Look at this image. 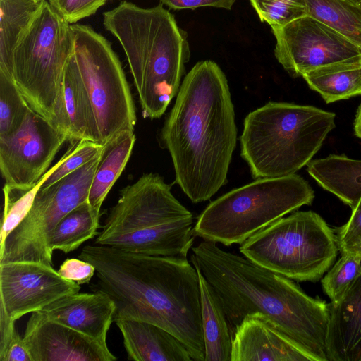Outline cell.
<instances>
[{"label": "cell", "mask_w": 361, "mask_h": 361, "mask_svg": "<svg viewBox=\"0 0 361 361\" xmlns=\"http://www.w3.org/2000/svg\"><path fill=\"white\" fill-rule=\"evenodd\" d=\"M78 258L96 269L92 290L109 295L114 322L131 319L152 323L173 334L194 361H204L197 271L187 257L154 256L87 245Z\"/></svg>", "instance_id": "1"}, {"label": "cell", "mask_w": 361, "mask_h": 361, "mask_svg": "<svg viewBox=\"0 0 361 361\" xmlns=\"http://www.w3.org/2000/svg\"><path fill=\"white\" fill-rule=\"evenodd\" d=\"M160 139L176 182L193 203L209 200L226 184L237 128L226 77L214 61H199L185 76Z\"/></svg>", "instance_id": "2"}, {"label": "cell", "mask_w": 361, "mask_h": 361, "mask_svg": "<svg viewBox=\"0 0 361 361\" xmlns=\"http://www.w3.org/2000/svg\"><path fill=\"white\" fill-rule=\"evenodd\" d=\"M192 251L191 263L218 295L231 336L246 317L259 313L312 361H329L330 304L310 297L290 279L221 249L216 243L203 240Z\"/></svg>", "instance_id": "3"}, {"label": "cell", "mask_w": 361, "mask_h": 361, "mask_svg": "<svg viewBox=\"0 0 361 361\" xmlns=\"http://www.w3.org/2000/svg\"><path fill=\"white\" fill-rule=\"evenodd\" d=\"M103 17L126 54L143 117L160 118L178 92L190 59L187 33L161 4L144 8L123 1Z\"/></svg>", "instance_id": "4"}, {"label": "cell", "mask_w": 361, "mask_h": 361, "mask_svg": "<svg viewBox=\"0 0 361 361\" xmlns=\"http://www.w3.org/2000/svg\"><path fill=\"white\" fill-rule=\"evenodd\" d=\"M156 173L123 188L94 244L140 254L187 257L194 240L193 216Z\"/></svg>", "instance_id": "5"}, {"label": "cell", "mask_w": 361, "mask_h": 361, "mask_svg": "<svg viewBox=\"0 0 361 361\" xmlns=\"http://www.w3.org/2000/svg\"><path fill=\"white\" fill-rule=\"evenodd\" d=\"M334 121V113L313 106L269 102L245 117L241 157L255 180L295 173L319 151Z\"/></svg>", "instance_id": "6"}, {"label": "cell", "mask_w": 361, "mask_h": 361, "mask_svg": "<svg viewBox=\"0 0 361 361\" xmlns=\"http://www.w3.org/2000/svg\"><path fill=\"white\" fill-rule=\"evenodd\" d=\"M314 198L308 182L296 173L256 179L209 203L194 226V235L226 246L242 244Z\"/></svg>", "instance_id": "7"}, {"label": "cell", "mask_w": 361, "mask_h": 361, "mask_svg": "<svg viewBox=\"0 0 361 361\" xmlns=\"http://www.w3.org/2000/svg\"><path fill=\"white\" fill-rule=\"evenodd\" d=\"M73 49L71 25L43 0L14 49L13 81L28 106L54 126Z\"/></svg>", "instance_id": "8"}, {"label": "cell", "mask_w": 361, "mask_h": 361, "mask_svg": "<svg viewBox=\"0 0 361 361\" xmlns=\"http://www.w3.org/2000/svg\"><path fill=\"white\" fill-rule=\"evenodd\" d=\"M240 252L254 263L288 279L317 281L334 262V231L317 213L297 212L244 241Z\"/></svg>", "instance_id": "9"}, {"label": "cell", "mask_w": 361, "mask_h": 361, "mask_svg": "<svg viewBox=\"0 0 361 361\" xmlns=\"http://www.w3.org/2000/svg\"><path fill=\"white\" fill-rule=\"evenodd\" d=\"M73 54L97 123L99 142L133 130L137 118L121 63L102 35L85 25H71Z\"/></svg>", "instance_id": "10"}, {"label": "cell", "mask_w": 361, "mask_h": 361, "mask_svg": "<svg viewBox=\"0 0 361 361\" xmlns=\"http://www.w3.org/2000/svg\"><path fill=\"white\" fill-rule=\"evenodd\" d=\"M102 152L61 180L39 188L25 217L0 243V264L30 261L53 265L50 236L66 214L88 200Z\"/></svg>", "instance_id": "11"}, {"label": "cell", "mask_w": 361, "mask_h": 361, "mask_svg": "<svg viewBox=\"0 0 361 361\" xmlns=\"http://www.w3.org/2000/svg\"><path fill=\"white\" fill-rule=\"evenodd\" d=\"M271 27L275 57L293 77L331 63L361 60L359 45L308 15Z\"/></svg>", "instance_id": "12"}, {"label": "cell", "mask_w": 361, "mask_h": 361, "mask_svg": "<svg viewBox=\"0 0 361 361\" xmlns=\"http://www.w3.org/2000/svg\"><path fill=\"white\" fill-rule=\"evenodd\" d=\"M66 141L63 132L29 107L20 127L0 137V170L5 184L32 188Z\"/></svg>", "instance_id": "13"}, {"label": "cell", "mask_w": 361, "mask_h": 361, "mask_svg": "<svg viewBox=\"0 0 361 361\" xmlns=\"http://www.w3.org/2000/svg\"><path fill=\"white\" fill-rule=\"evenodd\" d=\"M80 290V284L63 278L51 265L30 261L0 264V312L14 322Z\"/></svg>", "instance_id": "14"}, {"label": "cell", "mask_w": 361, "mask_h": 361, "mask_svg": "<svg viewBox=\"0 0 361 361\" xmlns=\"http://www.w3.org/2000/svg\"><path fill=\"white\" fill-rule=\"evenodd\" d=\"M23 341L32 361H113L116 357L107 343L89 337L48 319L41 311L32 312Z\"/></svg>", "instance_id": "15"}, {"label": "cell", "mask_w": 361, "mask_h": 361, "mask_svg": "<svg viewBox=\"0 0 361 361\" xmlns=\"http://www.w3.org/2000/svg\"><path fill=\"white\" fill-rule=\"evenodd\" d=\"M312 361L259 313L246 317L232 334L231 361Z\"/></svg>", "instance_id": "16"}, {"label": "cell", "mask_w": 361, "mask_h": 361, "mask_svg": "<svg viewBox=\"0 0 361 361\" xmlns=\"http://www.w3.org/2000/svg\"><path fill=\"white\" fill-rule=\"evenodd\" d=\"M66 295L41 311L49 319L69 326L102 343L114 322L116 307L101 290Z\"/></svg>", "instance_id": "17"}, {"label": "cell", "mask_w": 361, "mask_h": 361, "mask_svg": "<svg viewBox=\"0 0 361 361\" xmlns=\"http://www.w3.org/2000/svg\"><path fill=\"white\" fill-rule=\"evenodd\" d=\"M54 126L68 141L86 140L100 144L93 109L73 53L65 68Z\"/></svg>", "instance_id": "18"}, {"label": "cell", "mask_w": 361, "mask_h": 361, "mask_svg": "<svg viewBox=\"0 0 361 361\" xmlns=\"http://www.w3.org/2000/svg\"><path fill=\"white\" fill-rule=\"evenodd\" d=\"M329 361H361V274L340 301L330 304Z\"/></svg>", "instance_id": "19"}, {"label": "cell", "mask_w": 361, "mask_h": 361, "mask_svg": "<svg viewBox=\"0 0 361 361\" xmlns=\"http://www.w3.org/2000/svg\"><path fill=\"white\" fill-rule=\"evenodd\" d=\"M114 322L123 336L128 360L193 361L182 342L162 327L131 319Z\"/></svg>", "instance_id": "20"}, {"label": "cell", "mask_w": 361, "mask_h": 361, "mask_svg": "<svg viewBox=\"0 0 361 361\" xmlns=\"http://www.w3.org/2000/svg\"><path fill=\"white\" fill-rule=\"evenodd\" d=\"M308 173L324 190L333 193L353 209L361 197V160L331 154L311 160Z\"/></svg>", "instance_id": "21"}, {"label": "cell", "mask_w": 361, "mask_h": 361, "mask_svg": "<svg viewBox=\"0 0 361 361\" xmlns=\"http://www.w3.org/2000/svg\"><path fill=\"white\" fill-rule=\"evenodd\" d=\"M192 265L199 277L204 361H231L232 336L223 307L200 269Z\"/></svg>", "instance_id": "22"}, {"label": "cell", "mask_w": 361, "mask_h": 361, "mask_svg": "<svg viewBox=\"0 0 361 361\" xmlns=\"http://www.w3.org/2000/svg\"><path fill=\"white\" fill-rule=\"evenodd\" d=\"M135 140L133 130H124L103 145L88 196V202L94 208L100 210L109 192L125 169Z\"/></svg>", "instance_id": "23"}, {"label": "cell", "mask_w": 361, "mask_h": 361, "mask_svg": "<svg viewBox=\"0 0 361 361\" xmlns=\"http://www.w3.org/2000/svg\"><path fill=\"white\" fill-rule=\"evenodd\" d=\"M326 103L361 94V60L331 63L302 76Z\"/></svg>", "instance_id": "24"}, {"label": "cell", "mask_w": 361, "mask_h": 361, "mask_svg": "<svg viewBox=\"0 0 361 361\" xmlns=\"http://www.w3.org/2000/svg\"><path fill=\"white\" fill-rule=\"evenodd\" d=\"M42 1L0 0V73L12 80L14 49Z\"/></svg>", "instance_id": "25"}, {"label": "cell", "mask_w": 361, "mask_h": 361, "mask_svg": "<svg viewBox=\"0 0 361 361\" xmlns=\"http://www.w3.org/2000/svg\"><path fill=\"white\" fill-rule=\"evenodd\" d=\"M100 210L82 202L66 214L57 224L49 238L54 251L69 253L98 235Z\"/></svg>", "instance_id": "26"}, {"label": "cell", "mask_w": 361, "mask_h": 361, "mask_svg": "<svg viewBox=\"0 0 361 361\" xmlns=\"http://www.w3.org/2000/svg\"><path fill=\"white\" fill-rule=\"evenodd\" d=\"M306 14L361 47V5L350 0H305Z\"/></svg>", "instance_id": "27"}, {"label": "cell", "mask_w": 361, "mask_h": 361, "mask_svg": "<svg viewBox=\"0 0 361 361\" xmlns=\"http://www.w3.org/2000/svg\"><path fill=\"white\" fill-rule=\"evenodd\" d=\"M63 159V157L49 169L37 183L30 189L14 188L4 184L3 188L4 204L1 220L0 243L22 221L30 211L37 192L44 181L58 167Z\"/></svg>", "instance_id": "28"}, {"label": "cell", "mask_w": 361, "mask_h": 361, "mask_svg": "<svg viewBox=\"0 0 361 361\" xmlns=\"http://www.w3.org/2000/svg\"><path fill=\"white\" fill-rule=\"evenodd\" d=\"M28 109L25 99L13 81L0 73V137L17 130Z\"/></svg>", "instance_id": "29"}, {"label": "cell", "mask_w": 361, "mask_h": 361, "mask_svg": "<svg viewBox=\"0 0 361 361\" xmlns=\"http://www.w3.org/2000/svg\"><path fill=\"white\" fill-rule=\"evenodd\" d=\"M361 274V257L341 255V258L322 279L324 293L337 303Z\"/></svg>", "instance_id": "30"}, {"label": "cell", "mask_w": 361, "mask_h": 361, "mask_svg": "<svg viewBox=\"0 0 361 361\" xmlns=\"http://www.w3.org/2000/svg\"><path fill=\"white\" fill-rule=\"evenodd\" d=\"M260 20L272 26L286 25L306 14L305 0H250Z\"/></svg>", "instance_id": "31"}, {"label": "cell", "mask_w": 361, "mask_h": 361, "mask_svg": "<svg viewBox=\"0 0 361 361\" xmlns=\"http://www.w3.org/2000/svg\"><path fill=\"white\" fill-rule=\"evenodd\" d=\"M103 146L86 140L75 142L63 154V161L44 181L41 188L51 185L82 166L99 154L103 149Z\"/></svg>", "instance_id": "32"}, {"label": "cell", "mask_w": 361, "mask_h": 361, "mask_svg": "<svg viewBox=\"0 0 361 361\" xmlns=\"http://www.w3.org/2000/svg\"><path fill=\"white\" fill-rule=\"evenodd\" d=\"M334 231L338 250L341 255L361 257V197L352 209L348 222Z\"/></svg>", "instance_id": "33"}, {"label": "cell", "mask_w": 361, "mask_h": 361, "mask_svg": "<svg viewBox=\"0 0 361 361\" xmlns=\"http://www.w3.org/2000/svg\"><path fill=\"white\" fill-rule=\"evenodd\" d=\"M47 1L66 22L71 24L95 13L107 0Z\"/></svg>", "instance_id": "34"}, {"label": "cell", "mask_w": 361, "mask_h": 361, "mask_svg": "<svg viewBox=\"0 0 361 361\" xmlns=\"http://www.w3.org/2000/svg\"><path fill=\"white\" fill-rule=\"evenodd\" d=\"M58 273L63 278L82 285L88 283L96 273L94 265L80 259L68 258L59 267Z\"/></svg>", "instance_id": "35"}, {"label": "cell", "mask_w": 361, "mask_h": 361, "mask_svg": "<svg viewBox=\"0 0 361 361\" xmlns=\"http://www.w3.org/2000/svg\"><path fill=\"white\" fill-rule=\"evenodd\" d=\"M0 361H32L30 353L16 328L0 345Z\"/></svg>", "instance_id": "36"}, {"label": "cell", "mask_w": 361, "mask_h": 361, "mask_svg": "<svg viewBox=\"0 0 361 361\" xmlns=\"http://www.w3.org/2000/svg\"><path fill=\"white\" fill-rule=\"evenodd\" d=\"M173 10L195 9L200 7H215L231 9L236 0H159Z\"/></svg>", "instance_id": "37"}, {"label": "cell", "mask_w": 361, "mask_h": 361, "mask_svg": "<svg viewBox=\"0 0 361 361\" xmlns=\"http://www.w3.org/2000/svg\"><path fill=\"white\" fill-rule=\"evenodd\" d=\"M354 131L355 135L357 137L361 138V104L359 106L356 113L354 121Z\"/></svg>", "instance_id": "38"}, {"label": "cell", "mask_w": 361, "mask_h": 361, "mask_svg": "<svg viewBox=\"0 0 361 361\" xmlns=\"http://www.w3.org/2000/svg\"><path fill=\"white\" fill-rule=\"evenodd\" d=\"M350 1L361 5V0H350Z\"/></svg>", "instance_id": "39"}, {"label": "cell", "mask_w": 361, "mask_h": 361, "mask_svg": "<svg viewBox=\"0 0 361 361\" xmlns=\"http://www.w3.org/2000/svg\"><path fill=\"white\" fill-rule=\"evenodd\" d=\"M39 1H42V0H39Z\"/></svg>", "instance_id": "40"}]
</instances>
